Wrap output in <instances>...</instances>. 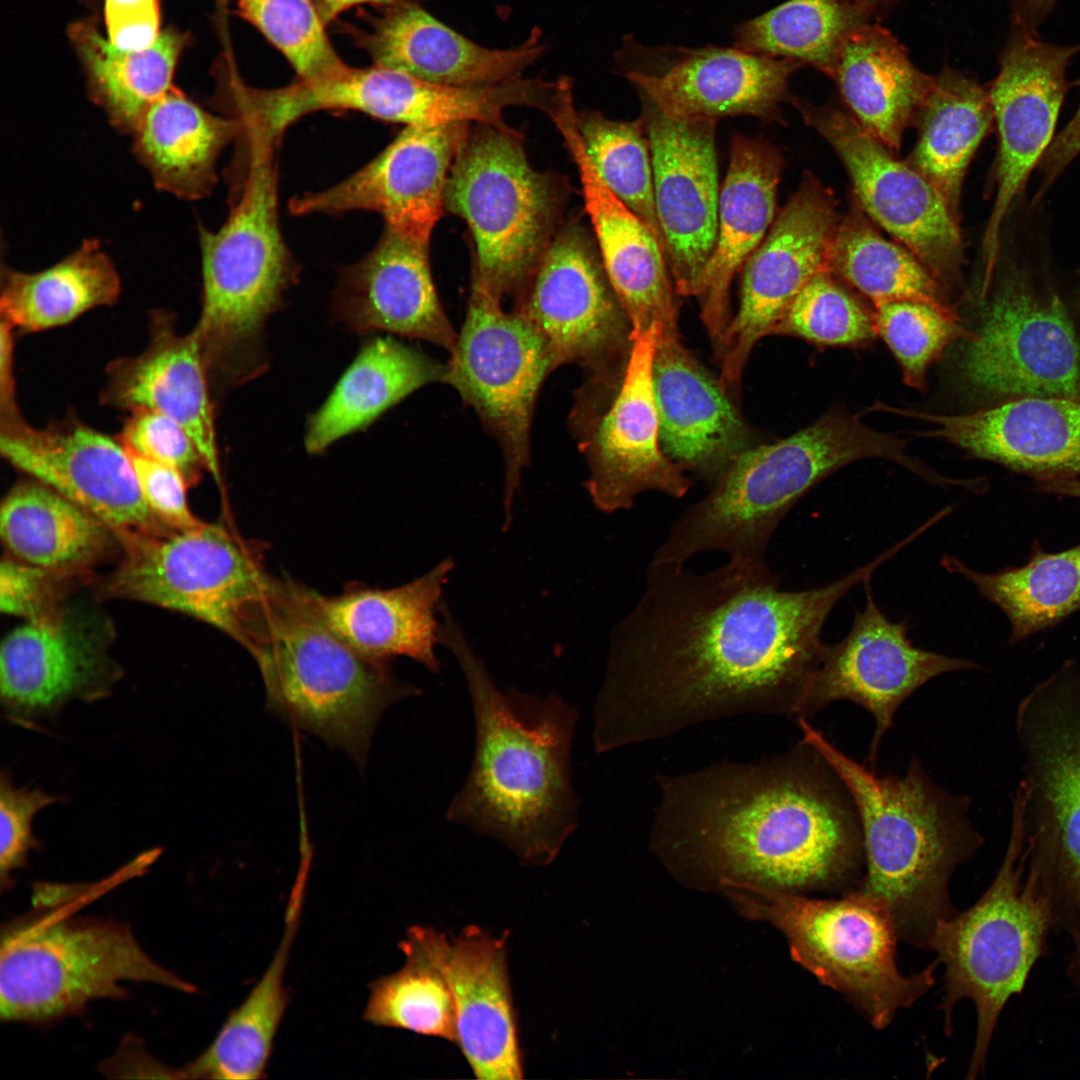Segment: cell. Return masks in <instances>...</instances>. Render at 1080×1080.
Segmentation results:
<instances>
[{
	"label": "cell",
	"instance_id": "obj_43",
	"mask_svg": "<svg viewBox=\"0 0 1080 1080\" xmlns=\"http://www.w3.org/2000/svg\"><path fill=\"white\" fill-rule=\"evenodd\" d=\"M70 35L84 66L91 96L112 125L133 133L148 107L172 86L173 74L185 46V35L161 32L150 47L122 50L91 23L73 24Z\"/></svg>",
	"mask_w": 1080,
	"mask_h": 1080
},
{
	"label": "cell",
	"instance_id": "obj_26",
	"mask_svg": "<svg viewBox=\"0 0 1080 1080\" xmlns=\"http://www.w3.org/2000/svg\"><path fill=\"white\" fill-rule=\"evenodd\" d=\"M121 674L96 630L60 609L25 621L3 639L2 714L14 724L36 727L72 700L104 699Z\"/></svg>",
	"mask_w": 1080,
	"mask_h": 1080
},
{
	"label": "cell",
	"instance_id": "obj_61",
	"mask_svg": "<svg viewBox=\"0 0 1080 1080\" xmlns=\"http://www.w3.org/2000/svg\"><path fill=\"white\" fill-rule=\"evenodd\" d=\"M868 12L873 16H879L894 6L897 0H846Z\"/></svg>",
	"mask_w": 1080,
	"mask_h": 1080
},
{
	"label": "cell",
	"instance_id": "obj_33",
	"mask_svg": "<svg viewBox=\"0 0 1080 1080\" xmlns=\"http://www.w3.org/2000/svg\"><path fill=\"white\" fill-rule=\"evenodd\" d=\"M539 38L534 31L519 47L489 49L402 1L376 22L363 43L376 65L437 84L485 86L520 79L543 52Z\"/></svg>",
	"mask_w": 1080,
	"mask_h": 1080
},
{
	"label": "cell",
	"instance_id": "obj_35",
	"mask_svg": "<svg viewBox=\"0 0 1080 1080\" xmlns=\"http://www.w3.org/2000/svg\"><path fill=\"white\" fill-rule=\"evenodd\" d=\"M453 567L447 558L399 587L356 586L334 597L316 593L317 603L327 623L364 656L382 662L405 656L438 674L436 613Z\"/></svg>",
	"mask_w": 1080,
	"mask_h": 1080
},
{
	"label": "cell",
	"instance_id": "obj_12",
	"mask_svg": "<svg viewBox=\"0 0 1080 1080\" xmlns=\"http://www.w3.org/2000/svg\"><path fill=\"white\" fill-rule=\"evenodd\" d=\"M564 199L560 182L530 165L514 129H470L452 163L444 203L474 239L471 285L500 301L517 298L560 227Z\"/></svg>",
	"mask_w": 1080,
	"mask_h": 1080
},
{
	"label": "cell",
	"instance_id": "obj_39",
	"mask_svg": "<svg viewBox=\"0 0 1080 1080\" xmlns=\"http://www.w3.org/2000/svg\"><path fill=\"white\" fill-rule=\"evenodd\" d=\"M445 372L444 365L393 338L370 340L310 417L306 450L321 453L341 437L366 428L418 388L443 382Z\"/></svg>",
	"mask_w": 1080,
	"mask_h": 1080
},
{
	"label": "cell",
	"instance_id": "obj_53",
	"mask_svg": "<svg viewBox=\"0 0 1080 1080\" xmlns=\"http://www.w3.org/2000/svg\"><path fill=\"white\" fill-rule=\"evenodd\" d=\"M63 797L29 786L16 787L8 770L0 777V882L1 890L14 883L12 873L23 868L32 850L41 848L34 836L33 819L42 809L62 802Z\"/></svg>",
	"mask_w": 1080,
	"mask_h": 1080
},
{
	"label": "cell",
	"instance_id": "obj_11",
	"mask_svg": "<svg viewBox=\"0 0 1080 1080\" xmlns=\"http://www.w3.org/2000/svg\"><path fill=\"white\" fill-rule=\"evenodd\" d=\"M1024 872L1021 810L1012 799L1009 842L995 878L973 906L939 922L926 947L945 967L940 1006L945 1033L952 1031L957 1002L968 999L976 1008L969 1079L985 1069L999 1016L1008 1000L1023 991L1033 966L1047 950L1053 928Z\"/></svg>",
	"mask_w": 1080,
	"mask_h": 1080
},
{
	"label": "cell",
	"instance_id": "obj_36",
	"mask_svg": "<svg viewBox=\"0 0 1080 1080\" xmlns=\"http://www.w3.org/2000/svg\"><path fill=\"white\" fill-rule=\"evenodd\" d=\"M832 79L859 124L888 148L899 149L932 76L914 65L890 31L870 22L846 39Z\"/></svg>",
	"mask_w": 1080,
	"mask_h": 1080
},
{
	"label": "cell",
	"instance_id": "obj_6",
	"mask_svg": "<svg viewBox=\"0 0 1080 1080\" xmlns=\"http://www.w3.org/2000/svg\"><path fill=\"white\" fill-rule=\"evenodd\" d=\"M893 461L927 481L936 472L906 452V441L873 430L840 409L771 444L741 452L711 492L673 523L653 562L686 565L695 555L724 552L762 562L770 539L790 509L829 474L854 461Z\"/></svg>",
	"mask_w": 1080,
	"mask_h": 1080
},
{
	"label": "cell",
	"instance_id": "obj_5",
	"mask_svg": "<svg viewBox=\"0 0 1080 1080\" xmlns=\"http://www.w3.org/2000/svg\"><path fill=\"white\" fill-rule=\"evenodd\" d=\"M241 645L259 668L267 707L359 766L383 712L418 694L386 662L349 645L323 617L316 592L290 580L272 576Z\"/></svg>",
	"mask_w": 1080,
	"mask_h": 1080
},
{
	"label": "cell",
	"instance_id": "obj_4",
	"mask_svg": "<svg viewBox=\"0 0 1080 1080\" xmlns=\"http://www.w3.org/2000/svg\"><path fill=\"white\" fill-rule=\"evenodd\" d=\"M797 723L849 790L864 846L863 876L853 890L881 902L899 940L927 944L952 917L949 881L984 842L969 816L970 800L938 786L913 758L903 776L877 775L835 747L806 718ZM851 892V891H850Z\"/></svg>",
	"mask_w": 1080,
	"mask_h": 1080
},
{
	"label": "cell",
	"instance_id": "obj_40",
	"mask_svg": "<svg viewBox=\"0 0 1080 1080\" xmlns=\"http://www.w3.org/2000/svg\"><path fill=\"white\" fill-rule=\"evenodd\" d=\"M914 121L919 137L909 164L936 187L959 218L967 167L994 122L989 91L945 65L932 76Z\"/></svg>",
	"mask_w": 1080,
	"mask_h": 1080
},
{
	"label": "cell",
	"instance_id": "obj_25",
	"mask_svg": "<svg viewBox=\"0 0 1080 1080\" xmlns=\"http://www.w3.org/2000/svg\"><path fill=\"white\" fill-rule=\"evenodd\" d=\"M470 123L406 126L372 161L338 184L292 198L295 215L368 210L385 227L429 247L445 207L449 172Z\"/></svg>",
	"mask_w": 1080,
	"mask_h": 1080
},
{
	"label": "cell",
	"instance_id": "obj_22",
	"mask_svg": "<svg viewBox=\"0 0 1080 1080\" xmlns=\"http://www.w3.org/2000/svg\"><path fill=\"white\" fill-rule=\"evenodd\" d=\"M864 584L865 606L855 611L845 638L825 645L797 719H808L836 700L862 706L875 720L868 757L872 766L883 736L907 698L941 674L980 666L971 660L915 647L907 637L906 622L890 621L874 601L870 580Z\"/></svg>",
	"mask_w": 1080,
	"mask_h": 1080
},
{
	"label": "cell",
	"instance_id": "obj_9",
	"mask_svg": "<svg viewBox=\"0 0 1080 1080\" xmlns=\"http://www.w3.org/2000/svg\"><path fill=\"white\" fill-rule=\"evenodd\" d=\"M720 887L745 916L781 931L792 959L841 993L876 1029L890 1025L935 983L937 960L916 974L900 973L894 922L873 898L851 891L815 899L738 882Z\"/></svg>",
	"mask_w": 1080,
	"mask_h": 1080
},
{
	"label": "cell",
	"instance_id": "obj_44",
	"mask_svg": "<svg viewBox=\"0 0 1080 1080\" xmlns=\"http://www.w3.org/2000/svg\"><path fill=\"white\" fill-rule=\"evenodd\" d=\"M940 563L947 571L966 578L1005 613L1012 643L1049 629L1080 610V544L1051 553L1035 543L1024 565L993 573L976 571L947 554Z\"/></svg>",
	"mask_w": 1080,
	"mask_h": 1080
},
{
	"label": "cell",
	"instance_id": "obj_37",
	"mask_svg": "<svg viewBox=\"0 0 1080 1080\" xmlns=\"http://www.w3.org/2000/svg\"><path fill=\"white\" fill-rule=\"evenodd\" d=\"M0 533L9 555L66 577L90 568L118 541L96 515L33 478L4 498Z\"/></svg>",
	"mask_w": 1080,
	"mask_h": 1080
},
{
	"label": "cell",
	"instance_id": "obj_60",
	"mask_svg": "<svg viewBox=\"0 0 1080 1080\" xmlns=\"http://www.w3.org/2000/svg\"><path fill=\"white\" fill-rule=\"evenodd\" d=\"M1035 487L1048 494L1080 498V477L1036 481Z\"/></svg>",
	"mask_w": 1080,
	"mask_h": 1080
},
{
	"label": "cell",
	"instance_id": "obj_31",
	"mask_svg": "<svg viewBox=\"0 0 1080 1080\" xmlns=\"http://www.w3.org/2000/svg\"><path fill=\"white\" fill-rule=\"evenodd\" d=\"M652 386L664 454L713 484L749 448V432L727 392L684 347L657 336Z\"/></svg>",
	"mask_w": 1080,
	"mask_h": 1080
},
{
	"label": "cell",
	"instance_id": "obj_58",
	"mask_svg": "<svg viewBox=\"0 0 1080 1080\" xmlns=\"http://www.w3.org/2000/svg\"><path fill=\"white\" fill-rule=\"evenodd\" d=\"M1057 0H1010L1011 28L1038 34V27L1054 9Z\"/></svg>",
	"mask_w": 1080,
	"mask_h": 1080
},
{
	"label": "cell",
	"instance_id": "obj_21",
	"mask_svg": "<svg viewBox=\"0 0 1080 1080\" xmlns=\"http://www.w3.org/2000/svg\"><path fill=\"white\" fill-rule=\"evenodd\" d=\"M837 223L833 194L805 175L742 267L739 309L719 338V382L725 391L739 383L756 342L772 334L800 290L828 268Z\"/></svg>",
	"mask_w": 1080,
	"mask_h": 1080
},
{
	"label": "cell",
	"instance_id": "obj_27",
	"mask_svg": "<svg viewBox=\"0 0 1080 1080\" xmlns=\"http://www.w3.org/2000/svg\"><path fill=\"white\" fill-rule=\"evenodd\" d=\"M548 115L577 166L585 211L608 280L630 321L631 338L652 329L658 336L677 334V291L666 252L596 172L577 127L572 91L564 92Z\"/></svg>",
	"mask_w": 1080,
	"mask_h": 1080
},
{
	"label": "cell",
	"instance_id": "obj_19",
	"mask_svg": "<svg viewBox=\"0 0 1080 1080\" xmlns=\"http://www.w3.org/2000/svg\"><path fill=\"white\" fill-rule=\"evenodd\" d=\"M515 311L548 342L558 365L614 367L631 344V324L600 254L576 221L559 227L517 296Z\"/></svg>",
	"mask_w": 1080,
	"mask_h": 1080
},
{
	"label": "cell",
	"instance_id": "obj_45",
	"mask_svg": "<svg viewBox=\"0 0 1080 1080\" xmlns=\"http://www.w3.org/2000/svg\"><path fill=\"white\" fill-rule=\"evenodd\" d=\"M446 940L429 927L409 928L399 943L405 963L369 985L364 1020L455 1043L454 1003L443 967Z\"/></svg>",
	"mask_w": 1080,
	"mask_h": 1080
},
{
	"label": "cell",
	"instance_id": "obj_10",
	"mask_svg": "<svg viewBox=\"0 0 1080 1080\" xmlns=\"http://www.w3.org/2000/svg\"><path fill=\"white\" fill-rule=\"evenodd\" d=\"M246 173L225 223L199 230L202 307L193 332L214 380L238 377L298 273L279 225L274 150L251 152Z\"/></svg>",
	"mask_w": 1080,
	"mask_h": 1080
},
{
	"label": "cell",
	"instance_id": "obj_30",
	"mask_svg": "<svg viewBox=\"0 0 1080 1080\" xmlns=\"http://www.w3.org/2000/svg\"><path fill=\"white\" fill-rule=\"evenodd\" d=\"M428 248L385 227L376 246L341 273L336 319L353 332H389L451 352L458 334L439 301Z\"/></svg>",
	"mask_w": 1080,
	"mask_h": 1080
},
{
	"label": "cell",
	"instance_id": "obj_14",
	"mask_svg": "<svg viewBox=\"0 0 1080 1080\" xmlns=\"http://www.w3.org/2000/svg\"><path fill=\"white\" fill-rule=\"evenodd\" d=\"M471 285L464 324L444 383L471 406L498 442L504 459L505 528L530 460L532 417L545 378L559 365L543 335L517 311Z\"/></svg>",
	"mask_w": 1080,
	"mask_h": 1080
},
{
	"label": "cell",
	"instance_id": "obj_59",
	"mask_svg": "<svg viewBox=\"0 0 1080 1080\" xmlns=\"http://www.w3.org/2000/svg\"><path fill=\"white\" fill-rule=\"evenodd\" d=\"M407 0H315L324 22L335 19L349 8L363 3L395 4Z\"/></svg>",
	"mask_w": 1080,
	"mask_h": 1080
},
{
	"label": "cell",
	"instance_id": "obj_20",
	"mask_svg": "<svg viewBox=\"0 0 1080 1080\" xmlns=\"http://www.w3.org/2000/svg\"><path fill=\"white\" fill-rule=\"evenodd\" d=\"M0 452L15 468L104 521L114 532H171L149 508L119 438L74 417L31 426L17 405L0 408Z\"/></svg>",
	"mask_w": 1080,
	"mask_h": 1080
},
{
	"label": "cell",
	"instance_id": "obj_48",
	"mask_svg": "<svg viewBox=\"0 0 1080 1080\" xmlns=\"http://www.w3.org/2000/svg\"><path fill=\"white\" fill-rule=\"evenodd\" d=\"M576 123L602 181L645 223L667 255L656 212L651 152L642 115L632 121H617L596 111H576Z\"/></svg>",
	"mask_w": 1080,
	"mask_h": 1080
},
{
	"label": "cell",
	"instance_id": "obj_41",
	"mask_svg": "<svg viewBox=\"0 0 1080 1080\" xmlns=\"http://www.w3.org/2000/svg\"><path fill=\"white\" fill-rule=\"evenodd\" d=\"M305 884L294 883L285 928L269 966L246 999L231 1011L214 1041L185 1066V1078L255 1080L265 1076L273 1042L289 997L284 974L304 898Z\"/></svg>",
	"mask_w": 1080,
	"mask_h": 1080
},
{
	"label": "cell",
	"instance_id": "obj_32",
	"mask_svg": "<svg viewBox=\"0 0 1080 1080\" xmlns=\"http://www.w3.org/2000/svg\"><path fill=\"white\" fill-rule=\"evenodd\" d=\"M506 938L471 925L452 941L447 938L443 949L455 1011L454 1044L482 1080L524 1077Z\"/></svg>",
	"mask_w": 1080,
	"mask_h": 1080
},
{
	"label": "cell",
	"instance_id": "obj_46",
	"mask_svg": "<svg viewBox=\"0 0 1080 1080\" xmlns=\"http://www.w3.org/2000/svg\"><path fill=\"white\" fill-rule=\"evenodd\" d=\"M873 17L846 0H787L737 25L734 46L791 59L832 78L846 39Z\"/></svg>",
	"mask_w": 1080,
	"mask_h": 1080
},
{
	"label": "cell",
	"instance_id": "obj_3",
	"mask_svg": "<svg viewBox=\"0 0 1080 1080\" xmlns=\"http://www.w3.org/2000/svg\"><path fill=\"white\" fill-rule=\"evenodd\" d=\"M439 643L457 659L475 723L469 773L447 819L544 866L578 825L570 755L578 711L557 695L503 692L443 604Z\"/></svg>",
	"mask_w": 1080,
	"mask_h": 1080
},
{
	"label": "cell",
	"instance_id": "obj_24",
	"mask_svg": "<svg viewBox=\"0 0 1080 1080\" xmlns=\"http://www.w3.org/2000/svg\"><path fill=\"white\" fill-rule=\"evenodd\" d=\"M654 199L677 294L700 296L718 230L717 119L674 118L638 93Z\"/></svg>",
	"mask_w": 1080,
	"mask_h": 1080
},
{
	"label": "cell",
	"instance_id": "obj_13",
	"mask_svg": "<svg viewBox=\"0 0 1080 1080\" xmlns=\"http://www.w3.org/2000/svg\"><path fill=\"white\" fill-rule=\"evenodd\" d=\"M122 558L99 588L209 624L241 644L272 576L257 549L222 524L187 531L116 532Z\"/></svg>",
	"mask_w": 1080,
	"mask_h": 1080
},
{
	"label": "cell",
	"instance_id": "obj_34",
	"mask_svg": "<svg viewBox=\"0 0 1080 1080\" xmlns=\"http://www.w3.org/2000/svg\"><path fill=\"white\" fill-rule=\"evenodd\" d=\"M779 150L760 138L735 134L719 193L716 244L703 275L701 318L720 338L728 324L729 290L734 274L770 229L783 170Z\"/></svg>",
	"mask_w": 1080,
	"mask_h": 1080
},
{
	"label": "cell",
	"instance_id": "obj_15",
	"mask_svg": "<svg viewBox=\"0 0 1080 1080\" xmlns=\"http://www.w3.org/2000/svg\"><path fill=\"white\" fill-rule=\"evenodd\" d=\"M658 332L631 338L622 377L614 392L600 395L590 385L577 393L571 425L585 457V487L605 513L631 508L647 491L682 498L692 482L661 449L652 386Z\"/></svg>",
	"mask_w": 1080,
	"mask_h": 1080
},
{
	"label": "cell",
	"instance_id": "obj_29",
	"mask_svg": "<svg viewBox=\"0 0 1080 1080\" xmlns=\"http://www.w3.org/2000/svg\"><path fill=\"white\" fill-rule=\"evenodd\" d=\"M895 411L935 426L922 435L1036 481L1080 477V398H1021L960 415Z\"/></svg>",
	"mask_w": 1080,
	"mask_h": 1080
},
{
	"label": "cell",
	"instance_id": "obj_42",
	"mask_svg": "<svg viewBox=\"0 0 1080 1080\" xmlns=\"http://www.w3.org/2000/svg\"><path fill=\"white\" fill-rule=\"evenodd\" d=\"M121 283L111 259L96 240L34 273L2 272L1 319L32 333L66 325L85 312L115 304Z\"/></svg>",
	"mask_w": 1080,
	"mask_h": 1080
},
{
	"label": "cell",
	"instance_id": "obj_7",
	"mask_svg": "<svg viewBox=\"0 0 1080 1080\" xmlns=\"http://www.w3.org/2000/svg\"><path fill=\"white\" fill-rule=\"evenodd\" d=\"M69 889L38 883L32 910L2 927L3 1021L44 1025L79 1015L91 1000L124 998L123 981L195 992L148 956L128 924L75 915L65 904Z\"/></svg>",
	"mask_w": 1080,
	"mask_h": 1080
},
{
	"label": "cell",
	"instance_id": "obj_16",
	"mask_svg": "<svg viewBox=\"0 0 1080 1080\" xmlns=\"http://www.w3.org/2000/svg\"><path fill=\"white\" fill-rule=\"evenodd\" d=\"M960 373L972 392L992 399L1080 398V341L1061 300L1008 273L967 340Z\"/></svg>",
	"mask_w": 1080,
	"mask_h": 1080
},
{
	"label": "cell",
	"instance_id": "obj_54",
	"mask_svg": "<svg viewBox=\"0 0 1080 1080\" xmlns=\"http://www.w3.org/2000/svg\"><path fill=\"white\" fill-rule=\"evenodd\" d=\"M65 577L7 555L0 566L1 611L25 621L59 611V583Z\"/></svg>",
	"mask_w": 1080,
	"mask_h": 1080
},
{
	"label": "cell",
	"instance_id": "obj_2",
	"mask_svg": "<svg viewBox=\"0 0 1080 1080\" xmlns=\"http://www.w3.org/2000/svg\"><path fill=\"white\" fill-rule=\"evenodd\" d=\"M657 780L650 845L678 872L718 884L842 895L863 876L854 800L803 738L761 760L723 761Z\"/></svg>",
	"mask_w": 1080,
	"mask_h": 1080
},
{
	"label": "cell",
	"instance_id": "obj_1",
	"mask_svg": "<svg viewBox=\"0 0 1080 1080\" xmlns=\"http://www.w3.org/2000/svg\"><path fill=\"white\" fill-rule=\"evenodd\" d=\"M884 561L799 591L780 589L765 561L729 559L705 573L651 561L640 599L610 636L593 709L595 751L740 714L796 720L828 615Z\"/></svg>",
	"mask_w": 1080,
	"mask_h": 1080
},
{
	"label": "cell",
	"instance_id": "obj_23",
	"mask_svg": "<svg viewBox=\"0 0 1080 1080\" xmlns=\"http://www.w3.org/2000/svg\"><path fill=\"white\" fill-rule=\"evenodd\" d=\"M1080 45L1046 43L1011 28L989 91L999 136L996 197L983 238L988 288L1000 251L1004 218L1050 143L1067 91L1066 68Z\"/></svg>",
	"mask_w": 1080,
	"mask_h": 1080
},
{
	"label": "cell",
	"instance_id": "obj_18",
	"mask_svg": "<svg viewBox=\"0 0 1080 1080\" xmlns=\"http://www.w3.org/2000/svg\"><path fill=\"white\" fill-rule=\"evenodd\" d=\"M617 60L637 92L674 118L748 115L782 121L790 77L803 65L739 47H644L624 42Z\"/></svg>",
	"mask_w": 1080,
	"mask_h": 1080
},
{
	"label": "cell",
	"instance_id": "obj_52",
	"mask_svg": "<svg viewBox=\"0 0 1080 1080\" xmlns=\"http://www.w3.org/2000/svg\"><path fill=\"white\" fill-rule=\"evenodd\" d=\"M129 413L118 437L124 447L176 469L189 487L195 486L206 467L188 432L174 419L154 410L139 408Z\"/></svg>",
	"mask_w": 1080,
	"mask_h": 1080
},
{
	"label": "cell",
	"instance_id": "obj_47",
	"mask_svg": "<svg viewBox=\"0 0 1080 1080\" xmlns=\"http://www.w3.org/2000/svg\"><path fill=\"white\" fill-rule=\"evenodd\" d=\"M827 265L875 306L896 300L928 303L957 315L942 284L908 249L883 238L859 215L838 221Z\"/></svg>",
	"mask_w": 1080,
	"mask_h": 1080
},
{
	"label": "cell",
	"instance_id": "obj_49",
	"mask_svg": "<svg viewBox=\"0 0 1080 1080\" xmlns=\"http://www.w3.org/2000/svg\"><path fill=\"white\" fill-rule=\"evenodd\" d=\"M772 334L791 335L821 346H860L877 335L874 315L833 276L816 273L800 290Z\"/></svg>",
	"mask_w": 1080,
	"mask_h": 1080
},
{
	"label": "cell",
	"instance_id": "obj_57",
	"mask_svg": "<svg viewBox=\"0 0 1080 1080\" xmlns=\"http://www.w3.org/2000/svg\"><path fill=\"white\" fill-rule=\"evenodd\" d=\"M1080 154V104L1066 127L1050 143L1040 161L1042 172L1039 198L1066 168Z\"/></svg>",
	"mask_w": 1080,
	"mask_h": 1080
},
{
	"label": "cell",
	"instance_id": "obj_38",
	"mask_svg": "<svg viewBox=\"0 0 1080 1080\" xmlns=\"http://www.w3.org/2000/svg\"><path fill=\"white\" fill-rule=\"evenodd\" d=\"M240 133L237 119L213 115L171 87L135 127L134 152L159 189L194 200L211 192L218 156Z\"/></svg>",
	"mask_w": 1080,
	"mask_h": 1080
},
{
	"label": "cell",
	"instance_id": "obj_17",
	"mask_svg": "<svg viewBox=\"0 0 1080 1080\" xmlns=\"http://www.w3.org/2000/svg\"><path fill=\"white\" fill-rule=\"evenodd\" d=\"M804 121L840 157L865 212L914 254L943 284L959 281L963 245L959 218L936 187L851 115L792 97Z\"/></svg>",
	"mask_w": 1080,
	"mask_h": 1080
},
{
	"label": "cell",
	"instance_id": "obj_55",
	"mask_svg": "<svg viewBox=\"0 0 1080 1080\" xmlns=\"http://www.w3.org/2000/svg\"><path fill=\"white\" fill-rule=\"evenodd\" d=\"M127 452L145 501L167 527L173 531H187L204 522L189 508L186 496L189 486L179 471L128 450Z\"/></svg>",
	"mask_w": 1080,
	"mask_h": 1080
},
{
	"label": "cell",
	"instance_id": "obj_51",
	"mask_svg": "<svg viewBox=\"0 0 1080 1080\" xmlns=\"http://www.w3.org/2000/svg\"><path fill=\"white\" fill-rule=\"evenodd\" d=\"M237 8L282 52L299 78L321 76L343 63L326 35L315 1L237 0Z\"/></svg>",
	"mask_w": 1080,
	"mask_h": 1080
},
{
	"label": "cell",
	"instance_id": "obj_8",
	"mask_svg": "<svg viewBox=\"0 0 1080 1080\" xmlns=\"http://www.w3.org/2000/svg\"><path fill=\"white\" fill-rule=\"evenodd\" d=\"M1023 776L1014 792L1023 825L1025 880L1073 950L1080 981V667L1065 663L1019 703Z\"/></svg>",
	"mask_w": 1080,
	"mask_h": 1080
},
{
	"label": "cell",
	"instance_id": "obj_28",
	"mask_svg": "<svg viewBox=\"0 0 1080 1080\" xmlns=\"http://www.w3.org/2000/svg\"><path fill=\"white\" fill-rule=\"evenodd\" d=\"M106 376L103 405L128 412L154 410L177 421L195 442L206 471L221 485L210 380L193 330L181 334L172 313L154 311L144 351L113 360Z\"/></svg>",
	"mask_w": 1080,
	"mask_h": 1080
},
{
	"label": "cell",
	"instance_id": "obj_50",
	"mask_svg": "<svg viewBox=\"0 0 1080 1080\" xmlns=\"http://www.w3.org/2000/svg\"><path fill=\"white\" fill-rule=\"evenodd\" d=\"M873 315L876 333L898 360L905 383L917 389L925 387L927 368L952 341L974 335L957 315L920 301L885 302Z\"/></svg>",
	"mask_w": 1080,
	"mask_h": 1080
},
{
	"label": "cell",
	"instance_id": "obj_56",
	"mask_svg": "<svg viewBox=\"0 0 1080 1080\" xmlns=\"http://www.w3.org/2000/svg\"><path fill=\"white\" fill-rule=\"evenodd\" d=\"M107 39L122 50H143L159 38L158 0H105Z\"/></svg>",
	"mask_w": 1080,
	"mask_h": 1080
}]
</instances>
